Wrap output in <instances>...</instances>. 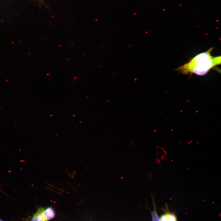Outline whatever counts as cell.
I'll return each mask as SVG.
<instances>
[{
	"mask_svg": "<svg viewBox=\"0 0 221 221\" xmlns=\"http://www.w3.org/2000/svg\"><path fill=\"white\" fill-rule=\"evenodd\" d=\"M153 204L154 209L151 213L152 220V221H160V218L157 212L155 204L153 201Z\"/></svg>",
	"mask_w": 221,
	"mask_h": 221,
	"instance_id": "277c9868",
	"label": "cell"
},
{
	"mask_svg": "<svg viewBox=\"0 0 221 221\" xmlns=\"http://www.w3.org/2000/svg\"><path fill=\"white\" fill-rule=\"evenodd\" d=\"M166 213L168 221H177L176 217L174 214L171 212H167Z\"/></svg>",
	"mask_w": 221,
	"mask_h": 221,
	"instance_id": "5b68a950",
	"label": "cell"
},
{
	"mask_svg": "<svg viewBox=\"0 0 221 221\" xmlns=\"http://www.w3.org/2000/svg\"><path fill=\"white\" fill-rule=\"evenodd\" d=\"M213 67L221 64V56L213 57Z\"/></svg>",
	"mask_w": 221,
	"mask_h": 221,
	"instance_id": "8992f818",
	"label": "cell"
},
{
	"mask_svg": "<svg viewBox=\"0 0 221 221\" xmlns=\"http://www.w3.org/2000/svg\"><path fill=\"white\" fill-rule=\"evenodd\" d=\"M212 50V48H211L207 51L197 55L175 70L184 75L192 74L200 76L205 75L213 67V57L211 54Z\"/></svg>",
	"mask_w": 221,
	"mask_h": 221,
	"instance_id": "6da1fadb",
	"label": "cell"
},
{
	"mask_svg": "<svg viewBox=\"0 0 221 221\" xmlns=\"http://www.w3.org/2000/svg\"><path fill=\"white\" fill-rule=\"evenodd\" d=\"M42 214L45 221H48L55 217L56 213L53 208L49 207L44 208Z\"/></svg>",
	"mask_w": 221,
	"mask_h": 221,
	"instance_id": "7a4b0ae2",
	"label": "cell"
},
{
	"mask_svg": "<svg viewBox=\"0 0 221 221\" xmlns=\"http://www.w3.org/2000/svg\"><path fill=\"white\" fill-rule=\"evenodd\" d=\"M0 221H4L3 220H2L1 219H0Z\"/></svg>",
	"mask_w": 221,
	"mask_h": 221,
	"instance_id": "ba28073f",
	"label": "cell"
},
{
	"mask_svg": "<svg viewBox=\"0 0 221 221\" xmlns=\"http://www.w3.org/2000/svg\"><path fill=\"white\" fill-rule=\"evenodd\" d=\"M43 209V207L38 208L33 214L30 221H45L42 214Z\"/></svg>",
	"mask_w": 221,
	"mask_h": 221,
	"instance_id": "3957f363",
	"label": "cell"
},
{
	"mask_svg": "<svg viewBox=\"0 0 221 221\" xmlns=\"http://www.w3.org/2000/svg\"><path fill=\"white\" fill-rule=\"evenodd\" d=\"M160 221H168L166 213L162 214L160 218Z\"/></svg>",
	"mask_w": 221,
	"mask_h": 221,
	"instance_id": "52a82bcc",
	"label": "cell"
}]
</instances>
